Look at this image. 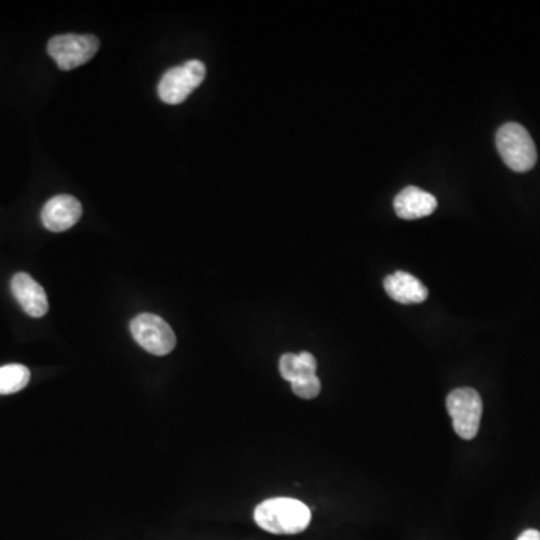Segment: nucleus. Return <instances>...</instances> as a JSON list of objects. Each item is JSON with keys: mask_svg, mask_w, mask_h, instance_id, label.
I'll return each mask as SVG.
<instances>
[{"mask_svg": "<svg viewBox=\"0 0 540 540\" xmlns=\"http://www.w3.org/2000/svg\"><path fill=\"white\" fill-rule=\"evenodd\" d=\"M393 207L399 218L413 221L434 213L437 209V198L417 186H407L396 195Z\"/></svg>", "mask_w": 540, "mask_h": 540, "instance_id": "nucleus-9", "label": "nucleus"}, {"mask_svg": "<svg viewBox=\"0 0 540 540\" xmlns=\"http://www.w3.org/2000/svg\"><path fill=\"white\" fill-rule=\"evenodd\" d=\"M498 153L504 164L516 173H525L536 165L537 150L527 129L519 123H506L495 135Z\"/></svg>", "mask_w": 540, "mask_h": 540, "instance_id": "nucleus-2", "label": "nucleus"}, {"mask_svg": "<svg viewBox=\"0 0 540 540\" xmlns=\"http://www.w3.org/2000/svg\"><path fill=\"white\" fill-rule=\"evenodd\" d=\"M294 395L302 399H312L318 396L321 390L320 378L317 374L303 375L291 383Z\"/></svg>", "mask_w": 540, "mask_h": 540, "instance_id": "nucleus-12", "label": "nucleus"}, {"mask_svg": "<svg viewBox=\"0 0 540 540\" xmlns=\"http://www.w3.org/2000/svg\"><path fill=\"white\" fill-rule=\"evenodd\" d=\"M206 77V66L200 60H188L180 66L168 69L158 84V95L165 104H182L195 87Z\"/></svg>", "mask_w": 540, "mask_h": 540, "instance_id": "nucleus-4", "label": "nucleus"}, {"mask_svg": "<svg viewBox=\"0 0 540 540\" xmlns=\"http://www.w3.org/2000/svg\"><path fill=\"white\" fill-rule=\"evenodd\" d=\"M384 290L393 300L402 303V305L422 303L428 297V288L416 276L402 272V270H398L384 279Z\"/></svg>", "mask_w": 540, "mask_h": 540, "instance_id": "nucleus-10", "label": "nucleus"}, {"mask_svg": "<svg viewBox=\"0 0 540 540\" xmlns=\"http://www.w3.org/2000/svg\"><path fill=\"white\" fill-rule=\"evenodd\" d=\"M132 336L140 347L155 356H167L176 347V335L167 321L155 314H140L131 321Z\"/></svg>", "mask_w": 540, "mask_h": 540, "instance_id": "nucleus-6", "label": "nucleus"}, {"mask_svg": "<svg viewBox=\"0 0 540 540\" xmlns=\"http://www.w3.org/2000/svg\"><path fill=\"white\" fill-rule=\"evenodd\" d=\"M446 405L456 434L464 440H473L482 419L483 404L479 393L471 387L452 390L447 396Z\"/></svg>", "mask_w": 540, "mask_h": 540, "instance_id": "nucleus-3", "label": "nucleus"}, {"mask_svg": "<svg viewBox=\"0 0 540 540\" xmlns=\"http://www.w3.org/2000/svg\"><path fill=\"white\" fill-rule=\"evenodd\" d=\"M311 509L296 498H269L255 507L258 527L272 534H299L311 522Z\"/></svg>", "mask_w": 540, "mask_h": 540, "instance_id": "nucleus-1", "label": "nucleus"}, {"mask_svg": "<svg viewBox=\"0 0 540 540\" xmlns=\"http://www.w3.org/2000/svg\"><path fill=\"white\" fill-rule=\"evenodd\" d=\"M279 372L282 378L287 381H293L294 378V354L287 353L279 360Z\"/></svg>", "mask_w": 540, "mask_h": 540, "instance_id": "nucleus-14", "label": "nucleus"}, {"mask_svg": "<svg viewBox=\"0 0 540 540\" xmlns=\"http://www.w3.org/2000/svg\"><path fill=\"white\" fill-rule=\"evenodd\" d=\"M30 371L20 363L0 366V395L20 392L29 384Z\"/></svg>", "mask_w": 540, "mask_h": 540, "instance_id": "nucleus-11", "label": "nucleus"}, {"mask_svg": "<svg viewBox=\"0 0 540 540\" xmlns=\"http://www.w3.org/2000/svg\"><path fill=\"white\" fill-rule=\"evenodd\" d=\"M48 54L62 71H71L89 62L99 50V39L93 35H57L48 41Z\"/></svg>", "mask_w": 540, "mask_h": 540, "instance_id": "nucleus-5", "label": "nucleus"}, {"mask_svg": "<svg viewBox=\"0 0 540 540\" xmlns=\"http://www.w3.org/2000/svg\"><path fill=\"white\" fill-rule=\"evenodd\" d=\"M317 374V360L308 351L300 354H294V378L303 377V375ZM291 381V383H293Z\"/></svg>", "mask_w": 540, "mask_h": 540, "instance_id": "nucleus-13", "label": "nucleus"}, {"mask_svg": "<svg viewBox=\"0 0 540 540\" xmlns=\"http://www.w3.org/2000/svg\"><path fill=\"white\" fill-rule=\"evenodd\" d=\"M516 540H540V531L530 528V530H525L524 533L519 534Z\"/></svg>", "mask_w": 540, "mask_h": 540, "instance_id": "nucleus-15", "label": "nucleus"}, {"mask_svg": "<svg viewBox=\"0 0 540 540\" xmlns=\"http://www.w3.org/2000/svg\"><path fill=\"white\" fill-rule=\"evenodd\" d=\"M11 291L23 311L30 317L41 318L47 314V293L29 273H15L11 279Z\"/></svg>", "mask_w": 540, "mask_h": 540, "instance_id": "nucleus-8", "label": "nucleus"}, {"mask_svg": "<svg viewBox=\"0 0 540 540\" xmlns=\"http://www.w3.org/2000/svg\"><path fill=\"white\" fill-rule=\"evenodd\" d=\"M83 207L80 201L72 195H56L50 198L42 207V224L53 233L69 230L80 221Z\"/></svg>", "mask_w": 540, "mask_h": 540, "instance_id": "nucleus-7", "label": "nucleus"}]
</instances>
